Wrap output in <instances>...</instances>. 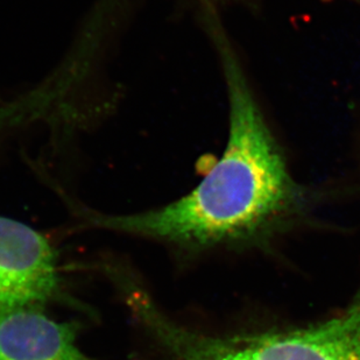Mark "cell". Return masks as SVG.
<instances>
[{
  "mask_svg": "<svg viewBox=\"0 0 360 360\" xmlns=\"http://www.w3.org/2000/svg\"><path fill=\"white\" fill-rule=\"evenodd\" d=\"M207 18L228 95L223 155L184 198L140 214H90L88 221L94 226L163 240L207 243L253 231L299 200L301 188L235 47L214 12Z\"/></svg>",
  "mask_w": 360,
  "mask_h": 360,
  "instance_id": "1",
  "label": "cell"
},
{
  "mask_svg": "<svg viewBox=\"0 0 360 360\" xmlns=\"http://www.w3.org/2000/svg\"><path fill=\"white\" fill-rule=\"evenodd\" d=\"M58 282L49 241L31 226L0 216V313L47 301Z\"/></svg>",
  "mask_w": 360,
  "mask_h": 360,
  "instance_id": "2",
  "label": "cell"
},
{
  "mask_svg": "<svg viewBox=\"0 0 360 360\" xmlns=\"http://www.w3.org/2000/svg\"><path fill=\"white\" fill-rule=\"evenodd\" d=\"M0 360H86L72 324L22 307L0 313Z\"/></svg>",
  "mask_w": 360,
  "mask_h": 360,
  "instance_id": "3",
  "label": "cell"
},
{
  "mask_svg": "<svg viewBox=\"0 0 360 360\" xmlns=\"http://www.w3.org/2000/svg\"><path fill=\"white\" fill-rule=\"evenodd\" d=\"M347 330L333 326L294 336L274 337L243 349L194 354L191 360H360Z\"/></svg>",
  "mask_w": 360,
  "mask_h": 360,
  "instance_id": "4",
  "label": "cell"
}]
</instances>
